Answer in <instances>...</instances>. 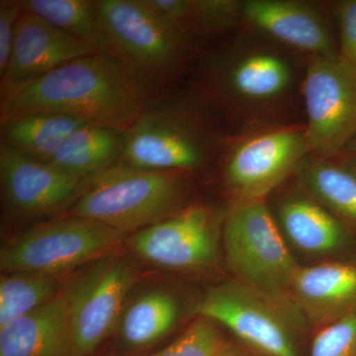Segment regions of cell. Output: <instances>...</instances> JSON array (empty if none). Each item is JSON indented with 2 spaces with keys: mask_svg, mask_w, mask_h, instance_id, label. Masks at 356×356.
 Listing matches in <instances>:
<instances>
[{
  "mask_svg": "<svg viewBox=\"0 0 356 356\" xmlns=\"http://www.w3.org/2000/svg\"><path fill=\"white\" fill-rule=\"evenodd\" d=\"M299 165L300 177L318 202L356 222V175L330 159L316 158Z\"/></svg>",
  "mask_w": 356,
  "mask_h": 356,
  "instance_id": "23",
  "label": "cell"
},
{
  "mask_svg": "<svg viewBox=\"0 0 356 356\" xmlns=\"http://www.w3.org/2000/svg\"><path fill=\"white\" fill-rule=\"evenodd\" d=\"M280 219L293 245L308 254H330L346 241L341 222L322 205L308 198L285 200L280 208Z\"/></svg>",
  "mask_w": 356,
  "mask_h": 356,
  "instance_id": "21",
  "label": "cell"
},
{
  "mask_svg": "<svg viewBox=\"0 0 356 356\" xmlns=\"http://www.w3.org/2000/svg\"><path fill=\"white\" fill-rule=\"evenodd\" d=\"M242 17L259 31L314 58L337 55L327 23L314 7L290 0H248Z\"/></svg>",
  "mask_w": 356,
  "mask_h": 356,
  "instance_id": "14",
  "label": "cell"
},
{
  "mask_svg": "<svg viewBox=\"0 0 356 356\" xmlns=\"http://www.w3.org/2000/svg\"><path fill=\"white\" fill-rule=\"evenodd\" d=\"M205 134L172 103H149L124 132L123 165L140 170L179 172L202 165L208 156Z\"/></svg>",
  "mask_w": 356,
  "mask_h": 356,
  "instance_id": "9",
  "label": "cell"
},
{
  "mask_svg": "<svg viewBox=\"0 0 356 356\" xmlns=\"http://www.w3.org/2000/svg\"><path fill=\"white\" fill-rule=\"evenodd\" d=\"M147 81L122 58L83 56L2 97V117L56 112L125 132L151 103Z\"/></svg>",
  "mask_w": 356,
  "mask_h": 356,
  "instance_id": "1",
  "label": "cell"
},
{
  "mask_svg": "<svg viewBox=\"0 0 356 356\" xmlns=\"http://www.w3.org/2000/svg\"><path fill=\"white\" fill-rule=\"evenodd\" d=\"M97 53L90 44L23 10L10 63L1 79V98L70 60Z\"/></svg>",
  "mask_w": 356,
  "mask_h": 356,
  "instance_id": "13",
  "label": "cell"
},
{
  "mask_svg": "<svg viewBox=\"0 0 356 356\" xmlns=\"http://www.w3.org/2000/svg\"><path fill=\"white\" fill-rule=\"evenodd\" d=\"M310 356H356V311L325 325L314 339Z\"/></svg>",
  "mask_w": 356,
  "mask_h": 356,
  "instance_id": "26",
  "label": "cell"
},
{
  "mask_svg": "<svg viewBox=\"0 0 356 356\" xmlns=\"http://www.w3.org/2000/svg\"><path fill=\"white\" fill-rule=\"evenodd\" d=\"M199 317L219 323L266 356H299L297 337L307 318L291 299L280 298L234 280L207 290Z\"/></svg>",
  "mask_w": 356,
  "mask_h": 356,
  "instance_id": "3",
  "label": "cell"
},
{
  "mask_svg": "<svg viewBox=\"0 0 356 356\" xmlns=\"http://www.w3.org/2000/svg\"><path fill=\"white\" fill-rule=\"evenodd\" d=\"M184 197V172L118 165L86 180L70 216L102 222L127 235L177 214Z\"/></svg>",
  "mask_w": 356,
  "mask_h": 356,
  "instance_id": "2",
  "label": "cell"
},
{
  "mask_svg": "<svg viewBox=\"0 0 356 356\" xmlns=\"http://www.w3.org/2000/svg\"><path fill=\"white\" fill-rule=\"evenodd\" d=\"M60 276L35 273H2L0 327L49 303L62 292Z\"/></svg>",
  "mask_w": 356,
  "mask_h": 356,
  "instance_id": "24",
  "label": "cell"
},
{
  "mask_svg": "<svg viewBox=\"0 0 356 356\" xmlns=\"http://www.w3.org/2000/svg\"><path fill=\"white\" fill-rule=\"evenodd\" d=\"M22 10L36 14L99 53L116 56L99 2L89 0H25ZM117 57V56H116Z\"/></svg>",
  "mask_w": 356,
  "mask_h": 356,
  "instance_id": "22",
  "label": "cell"
},
{
  "mask_svg": "<svg viewBox=\"0 0 356 356\" xmlns=\"http://www.w3.org/2000/svg\"><path fill=\"white\" fill-rule=\"evenodd\" d=\"M136 271L113 254L88 264L62 288L76 356L92 355L118 327Z\"/></svg>",
  "mask_w": 356,
  "mask_h": 356,
  "instance_id": "6",
  "label": "cell"
},
{
  "mask_svg": "<svg viewBox=\"0 0 356 356\" xmlns=\"http://www.w3.org/2000/svg\"><path fill=\"white\" fill-rule=\"evenodd\" d=\"M86 122L49 111H26L2 117L1 144L33 161L51 159Z\"/></svg>",
  "mask_w": 356,
  "mask_h": 356,
  "instance_id": "18",
  "label": "cell"
},
{
  "mask_svg": "<svg viewBox=\"0 0 356 356\" xmlns=\"http://www.w3.org/2000/svg\"><path fill=\"white\" fill-rule=\"evenodd\" d=\"M221 356H243L241 353H238V351L232 348L231 346H227V348H225V350L222 351Z\"/></svg>",
  "mask_w": 356,
  "mask_h": 356,
  "instance_id": "30",
  "label": "cell"
},
{
  "mask_svg": "<svg viewBox=\"0 0 356 356\" xmlns=\"http://www.w3.org/2000/svg\"><path fill=\"white\" fill-rule=\"evenodd\" d=\"M341 51L339 55L356 65V0L339 2L337 7Z\"/></svg>",
  "mask_w": 356,
  "mask_h": 356,
  "instance_id": "29",
  "label": "cell"
},
{
  "mask_svg": "<svg viewBox=\"0 0 356 356\" xmlns=\"http://www.w3.org/2000/svg\"><path fill=\"white\" fill-rule=\"evenodd\" d=\"M290 297L307 320L332 324L356 311V264L327 262L299 266Z\"/></svg>",
  "mask_w": 356,
  "mask_h": 356,
  "instance_id": "16",
  "label": "cell"
},
{
  "mask_svg": "<svg viewBox=\"0 0 356 356\" xmlns=\"http://www.w3.org/2000/svg\"><path fill=\"white\" fill-rule=\"evenodd\" d=\"M103 20L117 57L147 83L163 81L180 64L185 36L145 0H100Z\"/></svg>",
  "mask_w": 356,
  "mask_h": 356,
  "instance_id": "8",
  "label": "cell"
},
{
  "mask_svg": "<svg viewBox=\"0 0 356 356\" xmlns=\"http://www.w3.org/2000/svg\"><path fill=\"white\" fill-rule=\"evenodd\" d=\"M215 86L225 95L248 103H266L287 92L293 70L284 58L268 51L231 54L215 65Z\"/></svg>",
  "mask_w": 356,
  "mask_h": 356,
  "instance_id": "15",
  "label": "cell"
},
{
  "mask_svg": "<svg viewBox=\"0 0 356 356\" xmlns=\"http://www.w3.org/2000/svg\"><path fill=\"white\" fill-rule=\"evenodd\" d=\"M23 13L19 1L0 2V77L6 76L14 42H15L16 27L21 14Z\"/></svg>",
  "mask_w": 356,
  "mask_h": 356,
  "instance_id": "28",
  "label": "cell"
},
{
  "mask_svg": "<svg viewBox=\"0 0 356 356\" xmlns=\"http://www.w3.org/2000/svg\"><path fill=\"white\" fill-rule=\"evenodd\" d=\"M222 245L236 280L273 296L291 299L290 286L299 266L266 199H238L227 215Z\"/></svg>",
  "mask_w": 356,
  "mask_h": 356,
  "instance_id": "5",
  "label": "cell"
},
{
  "mask_svg": "<svg viewBox=\"0 0 356 356\" xmlns=\"http://www.w3.org/2000/svg\"><path fill=\"white\" fill-rule=\"evenodd\" d=\"M302 93L311 154L332 159L346 149L356 131V65L339 54L314 58Z\"/></svg>",
  "mask_w": 356,
  "mask_h": 356,
  "instance_id": "7",
  "label": "cell"
},
{
  "mask_svg": "<svg viewBox=\"0 0 356 356\" xmlns=\"http://www.w3.org/2000/svg\"><path fill=\"white\" fill-rule=\"evenodd\" d=\"M0 356H76L63 292L0 327Z\"/></svg>",
  "mask_w": 356,
  "mask_h": 356,
  "instance_id": "17",
  "label": "cell"
},
{
  "mask_svg": "<svg viewBox=\"0 0 356 356\" xmlns=\"http://www.w3.org/2000/svg\"><path fill=\"white\" fill-rule=\"evenodd\" d=\"M88 178L74 177L48 163L0 146V180L7 209L18 218L44 216L76 202Z\"/></svg>",
  "mask_w": 356,
  "mask_h": 356,
  "instance_id": "12",
  "label": "cell"
},
{
  "mask_svg": "<svg viewBox=\"0 0 356 356\" xmlns=\"http://www.w3.org/2000/svg\"><path fill=\"white\" fill-rule=\"evenodd\" d=\"M180 306L172 293L147 290L127 302L118 330L121 343L129 350H142L165 337L175 327Z\"/></svg>",
  "mask_w": 356,
  "mask_h": 356,
  "instance_id": "20",
  "label": "cell"
},
{
  "mask_svg": "<svg viewBox=\"0 0 356 356\" xmlns=\"http://www.w3.org/2000/svg\"><path fill=\"white\" fill-rule=\"evenodd\" d=\"M123 149L124 132L86 124L65 140L48 163L74 177L89 178L118 165Z\"/></svg>",
  "mask_w": 356,
  "mask_h": 356,
  "instance_id": "19",
  "label": "cell"
},
{
  "mask_svg": "<svg viewBox=\"0 0 356 356\" xmlns=\"http://www.w3.org/2000/svg\"><path fill=\"white\" fill-rule=\"evenodd\" d=\"M227 346L216 323L198 316L173 343L149 356H221Z\"/></svg>",
  "mask_w": 356,
  "mask_h": 356,
  "instance_id": "25",
  "label": "cell"
},
{
  "mask_svg": "<svg viewBox=\"0 0 356 356\" xmlns=\"http://www.w3.org/2000/svg\"><path fill=\"white\" fill-rule=\"evenodd\" d=\"M310 154L305 129L281 128L259 134L234 149L225 179L241 200L266 199Z\"/></svg>",
  "mask_w": 356,
  "mask_h": 356,
  "instance_id": "11",
  "label": "cell"
},
{
  "mask_svg": "<svg viewBox=\"0 0 356 356\" xmlns=\"http://www.w3.org/2000/svg\"><path fill=\"white\" fill-rule=\"evenodd\" d=\"M126 234L102 222L69 216L27 229L6 243L2 273H35L60 276L116 254Z\"/></svg>",
  "mask_w": 356,
  "mask_h": 356,
  "instance_id": "4",
  "label": "cell"
},
{
  "mask_svg": "<svg viewBox=\"0 0 356 356\" xmlns=\"http://www.w3.org/2000/svg\"><path fill=\"white\" fill-rule=\"evenodd\" d=\"M242 17V2L192 0L191 30L211 32L228 28Z\"/></svg>",
  "mask_w": 356,
  "mask_h": 356,
  "instance_id": "27",
  "label": "cell"
},
{
  "mask_svg": "<svg viewBox=\"0 0 356 356\" xmlns=\"http://www.w3.org/2000/svg\"><path fill=\"white\" fill-rule=\"evenodd\" d=\"M134 254L161 268L191 270L212 266L218 257V229L212 213L191 206L163 221L136 232Z\"/></svg>",
  "mask_w": 356,
  "mask_h": 356,
  "instance_id": "10",
  "label": "cell"
},
{
  "mask_svg": "<svg viewBox=\"0 0 356 356\" xmlns=\"http://www.w3.org/2000/svg\"><path fill=\"white\" fill-rule=\"evenodd\" d=\"M348 147V149H350L351 153H353V154H355V156H356V131L355 133L353 134V138H351L348 146H346V147Z\"/></svg>",
  "mask_w": 356,
  "mask_h": 356,
  "instance_id": "31",
  "label": "cell"
}]
</instances>
